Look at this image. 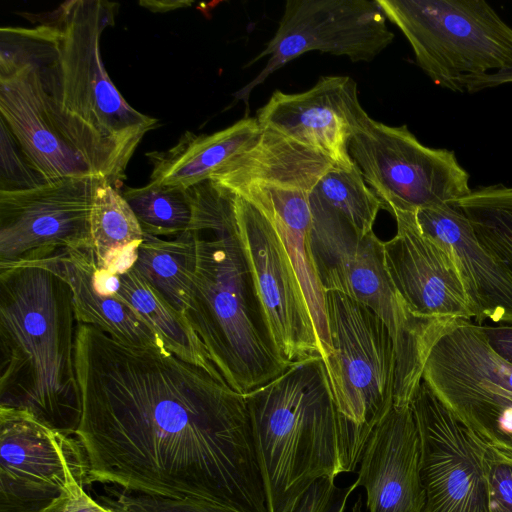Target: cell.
Segmentation results:
<instances>
[{
    "label": "cell",
    "mask_w": 512,
    "mask_h": 512,
    "mask_svg": "<svg viewBox=\"0 0 512 512\" xmlns=\"http://www.w3.org/2000/svg\"><path fill=\"white\" fill-rule=\"evenodd\" d=\"M88 479L131 492L268 512L245 396L167 350L79 324Z\"/></svg>",
    "instance_id": "1"
},
{
    "label": "cell",
    "mask_w": 512,
    "mask_h": 512,
    "mask_svg": "<svg viewBox=\"0 0 512 512\" xmlns=\"http://www.w3.org/2000/svg\"><path fill=\"white\" fill-rule=\"evenodd\" d=\"M118 7L70 0L36 16L33 27H2L0 56L34 67L58 133L95 175L121 191L131 157L158 119L123 98L102 61L100 39L114 25Z\"/></svg>",
    "instance_id": "2"
},
{
    "label": "cell",
    "mask_w": 512,
    "mask_h": 512,
    "mask_svg": "<svg viewBox=\"0 0 512 512\" xmlns=\"http://www.w3.org/2000/svg\"><path fill=\"white\" fill-rule=\"evenodd\" d=\"M187 190L197 260L185 318L226 383L246 395L289 365L267 326L239 230L235 193L210 179Z\"/></svg>",
    "instance_id": "3"
},
{
    "label": "cell",
    "mask_w": 512,
    "mask_h": 512,
    "mask_svg": "<svg viewBox=\"0 0 512 512\" xmlns=\"http://www.w3.org/2000/svg\"><path fill=\"white\" fill-rule=\"evenodd\" d=\"M78 320L68 283L38 265L0 270V407L76 435Z\"/></svg>",
    "instance_id": "4"
},
{
    "label": "cell",
    "mask_w": 512,
    "mask_h": 512,
    "mask_svg": "<svg viewBox=\"0 0 512 512\" xmlns=\"http://www.w3.org/2000/svg\"><path fill=\"white\" fill-rule=\"evenodd\" d=\"M244 396L268 512H290L318 480L344 473L340 414L321 357Z\"/></svg>",
    "instance_id": "5"
},
{
    "label": "cell",
    "mask_w": 512,
    "mask_h": 512,
    "mask_svg": "<svg viewBox=\"0 0 512 512\" xmlns=\"http://www.w3.org/2000/svg\"><path fill=\"white\" fill-rule=\"evenodd\" d=\"M309 200V244L321 286L366 305L385 322L396 356L394 406L410 405L431 347L456 320L414 316L390 280L383 242L374 231L360 234L314 191Z\"/></svg>",
    "instance_id": "6"
},
{
    "label": "cell",
    "mask_w": 512,
    "mask_h": 512,
    "mask_svg": "<svg viewBox=\"0 0 512 512\" xmlns=\"http://www.w3.org/2000/svg\"><path fill=\"white\" fill-rule=\"evenodd\" d=\"M325 294L330 352L323 361L343 420V467L349 473L394 406L396 356L390 330L372 309L339 292Z\"/></svg>",
    "instance_id": "7"
},
{
    "label": "cell",
    "mask_w": 512,
    "mask_h": 512,
    "mask_svg": "<svg viewBox=\"0 0 512 512\" xmlns=\"http://www.w3.org/2000/svg\"><path fill=\"white\" fill-rule=\"evenodd\" d=\"M436 85L463 92L465 76L512 68V27L484 0H377Z\"/></svg>",
    "instance_id": "8"
},
{
    "label": "cell",
    "mask_w": 512,
    "mask_h": 512,
    "mask_svg": "<svg viewBox=\"0 0 512 512\" xmlns=\"http://www.w3.org/2000/svg\"><path fill=\"white\" fill-rule=\"evenodd\" d=\"M422 379L489 448L512 451V365L480 324L454 321L431 347Z\"/></svg>",
    "instance_id": "9"
},
{
    "label": "cell",
    "mask_w": 512,
    "mask_h": 512,
    "mask_svg": "<svg viewBox=\"0 0 512 512\" xmlns=\"http://www.w3.org/2000/svg\"><path fill=\"white\" fill-rule=\"evenodd\" d=\"M349 154L391 214L456 203L471 191L455 153L423 145L406 125L389 126L367 114L349 142Z\"/></svg>",
    "instance_id": "10"
},
{
    "label": "cell",
    "mask_w": 512,
    "mask_h": 512,
    "mask_svg": "<svg viewBox=\"0 0 512 512\" xmlns=\"http://www.w3.org/2000/svg\"><path fill=\"white\" fill-rule=\"evenodd\" d=\"M377 0H288L274 36L247 66L268 57L262 71L234 97L248 109L251 92L268 76L310 51L370 62L394 39Z\"/></svg>",
    "instance_id": "11"
},
{
    "label": "cell",
    "mask_w": 512,
    "mask_h": 512,
    "mask_svg": "<svg viewBox=\"0 0 512 512\" xmlns=\"http://www.w3.org/2000/svg\"><path fill=\"white\" fill-rule=\"evenodd\" d=\"M105 179L67 177L35 188L0 190V270L62 251L92 248L90 210Z\"/></svg>",
    "instance_id": "12"
},
{
    "label": "cell",
    "mask_w": 512,
    "mask_h": 512,
    "mask_svg": "<svg viewBox=\"0 0 512 512\" xmlns=\"http://www.w3.org/2000/svg\"><path fill=\"white\" fill-rule=\"evenodd\" d=\"M410 405L420 437L424 512H489L488 446L423 379Z\"/></svg>",
    "instance_id": "13"
},
{
    "label": "cell",
    "mask_w": 512,
    "mask_h": 512,
    "mask_svg": "<svg viewBox=\"0 0 512 512\" xmlns=\"http://www.w3.org/2000/svg\"><path fill=\"white\" fill-rule=\"evenodd\" d=\"M87 481L76 437L26 411L0 407V512H44L73 483Z\"/></svg>",
    "instance_id": "14"
},
{
    "label": "cell",
    "mask_w": 512,
    "mask_h": 512,
    "mask_svg": "<svg viewBox=\"0 0 512 512\" xmlns=\"http://www.w3.org/2000/svg\"><path fill=\"white\" fill-rule=\"evenodd\" d=\"M235 195L242 242L280 357L289 366L321 357L311 314L279 233L263 211Z\"/></svg>",
    "instance_id": "15"
},
{
    "label": "cell",
    "mask_w": 512,
    "mask_h": 512,
    "mask_svg": "<svg viewBox=\"0 0 512 512\" xmlns=\"http://www.w3.org/2000/svg\"><path fill=\"white\" fill-rule=\"evenodd\" d=\"M392 215L397 232L383 242L384 262L408 310L420 319L472 320L470 301L450 250L421 230L415 212Z\"/></svg>",
    "instance_id": "16"
},
{
    "label": "cell",
    "mask_w": 512,
    "mask_h": 512,
    "mask_svg": "<svg viewBox=\"0 0 512 512\" xmlns=\"http://www.w3.org/2000/svg\"><path fill=\"white\" fill-rule=\"evenodd\" d=\"M366 115L351 77L324 76L301 93L274 91L256 119L261 127L315 149L336 166L351 167L349 142Z\"/></svg>",
    "instance_id": "17"
},
{
    "label": "cell",
    "mask_w": 512,
    "mask_h": 512,
    "mask_svg": "<svg viewBox=\"0 0 512 512\" xmlns=\"http://www.w3.org/2000/svg\"><path fill=\"white\" fill-rule=\"evenodd\" d=\"M420 437L411 405L395 407L372 431L358 465L356 486L366 512H424Z\"/></svg>",
    "instance_id": "18"
},
{
    "label": "cell",
    "mask_w": 512,
    "mask_h": 512,
    "mask_svg": "<svg viewBox=\"0 0 512 512\" xmlns=\"http://www.w3.org/2000/svg\"><path fill=\"white\" fill-rule=\"evenodd\" d=\"M0 114L27 162L47 182L95 175L54 127L31 64L0 56Z\"/></svg>",
    "instance_id": "19"
},
{
    "label": "cell",
    "mask_w": 512,
    "mask_h": 512,
    "mask_svg": "<svg viewBox=\"0 0 512 512\" xmlns=\"http://www.w3.org/2000/svg\"><path fill=\"white\" fill-rule=\"evenodd\" d=\"M421 230L452 253L475 323H512V269L477 238L456 203L415 212Z\"/></svg>",
    "instance_id": "20"
},
{
    "label": "cell",
    "mask_w": 512,
    "mask_h": 512,
    "mask_svg": "<svg viewBox=\"0 0 512 512\" xmlns=\"http://www.w3.org/2000/svg\"><path fill=\"white\" fill-rule=\"evenodd\" d=\"M29 265L46 267L69 285L79 324L94 326L114 339L134 346L167 350L150 324L116 292L102 290L96 281L93 249H70Z\"/></svg>",
    "instance_id": "21"
},
{
    "label": "cell",
    "mask_w": 512,
    "mask_h": 512,
    "mask_svg": "<svg viewBox=\"0 0 512 512\" xmlns=\"http://www.w3.org/2000/svg\"><path fill=\"white\" fill-rule=\"evenodd\" d=\"M212 174L210 180L232 192L248 186H276L312 192L336 165L320 152L273 129Z\"/></svg>",
    "instance_id": "22"
},
{
    "label": "cell",
    "mask_w": 512,
    "mask_h": 512,
    "mask_svg": "<svg viewBox=\"0 0 512 512\" xmlns=\"http://www.w3.org/2000/svg\"><path fill=\"white\" fill-rule=\"evenodd\" d=\"M233 193L263 211L279 233L302 288L324 360L330 352V339L326 294L319 281L309 244L311 192L254 185Z\"/></svg>",
    "instance_id": "23"
},
{
    "label": "cell",
    "mask_w": 512,
    "mask_h": 512,
    "mask_svg": "<svg viewBox=\"0 0 512 512\" xmlns=\"http://www.w3.org/2000/svg\"><path fill=\"white\" fill-rule=\"evenodd\" d=\"M256 118L245 117L212 134L185 132L166 151L146 154L152 165L150 181L188 189L209 180L213 173L250 146L260 135Z\"/></svg>",
    "instance_id": "24"
},
{
    "label": "cell",
    "mask_w": 512,
    "mask_h": 512,
    "mask_svg": "<svg viewBox=\"0 0 512 512\" xmlns=\"http://www.w3.org/2000/svg\"><path fill=\"white\" fill-rule=\"evenodd\" d=\"M108 292H116L131 304L160 336L169 352L202 368L215 378L225 381L187 319L151 287L133 267L115 275Z\"/></svg>",
    "instance_id": "25"
},
{
    "label": "cell",
    "mask_w": 512,
    "mask_h": 512,
    "mask_svg": "<svg viewBox=\"0 0 512 512\" xmlns=\"http://www.w3.org/2000/svg\"><path fill=\"white\" fill-rule=\"evenodd\" d=\"M90 235L98 268L119 275L137 259L144 233L121 192L107 181L96 189L90 210Z\"/></svg>",
    "instance_id": "26"
},
{
    "label": "cell",
    "mask_w": 512,
    "mask_h": 512,
    "mask_svg": "<svg viewBox=\"0 0 512 512\" xmlns=\"http://www.w3.org/2000/svg\"><path fill=\"white\" fill-rule=\"evenodd\" d=\"M196 260V237L192 231L188 230L168 240L144 233L133 268L185 317Z\"/></svg>",
    "instance_id": "27"
},
{
    "label": "cell",
    "mask_w": 512,
    "mask_h": 512,
    "mask_svg": "<svg viewBox=\"0 0 512 512\" xmlns=\"http://www.w3.org/2000/svg\"><path fill=\"white\" fill-rule=\"evenodd\" d=\"M133 210L143 233L174 237L188 231L192 206L187 189L156 182L120 191Z\"/></svg>",
    "instance_id": "28"
},
{
    "label": "cell",
    "mask_w": 512,
    "mask_h": 512,
    "mask_svg": "<svg viewBox=\"0 0 512 512\" xmlns=\"http://www.w3.org/2000/svg\"><path fill=\"white\" fill-rule=\"evenodd\" d=\"M313 191L362 235L373 231L378 212L384 209L355 163L351 167H333Z\"/></svg>",
    "instance_id": "29"
},
{
    "label": "cell",
    "mask_w": 512,
    "mask_h": 512,
    "mask_svg": "<svg viewBox=\"0 0 512 512\" xmlns=\"http://www.w3.org/2000/svg\"><path fill=\"white\" fill-rule=\"evenodd\" d=\"M106 499L115 512H232L220 506L189 498H173L138 492L113 491Z\"/></svg>",
    "instance_id": "30"
},
{
    "label": "cell",
    "mask_w": 512,
    "mask_h": 512,
    "mask_svg": "<svg viewBox=\"0 0 512 512\" xmlns=\"http://www.w3.org/2000/svg\"><path fill=\"white\" fill-rule=\"evenodd\" d=\"M47 181L27 162L17 142L1 121L0 190L35 188Z\"/></svg>",
    "instance_id": "31"
},
{
    "label": "cell",
    "mask_w": 512,
    "mask_h": 512,
    "mask_svg": "<svg viewBox=\"0 0 512 512\" xmlns=\"http://www.w3.org/2000/svg\"><path fill=\"white\" fill-rule=\"evenodd\" d=\"M357 488L355 481L341 488L334 478L314 483L290 512H345L348 500Z\"/></svg>",
    "instance_id": "32"
},
{
    "label": "cell",
    "mask_w": 512,
    "mask_h": 512,
    "mask_svg": "<svg viewBox=\"0 0 512 512\" xmlns=\"http://www.w3.org/2000/svg\"><path fill=\"white\" fill-rule=\"evenodd\" d=\"M489 512H512V461L488 447Z\"/></svg>",
    "instance_id": "33"
},
{
    "label": "cell",
    "mask_w": 512,
    "mask_h": 512,
    "mask_svg": "<svg viewBox=\"0 0 512 512\" xmlns=\"http://www.w3.org/2000/svg\"><path fill=\"white\" fill-rule=\"evenodd\" d=\"M82 483H73L68 490L44 512H115L90 497Z\"/></svg>",
    "instance_id": "34"
},
{
    "label": "cell",
    "mask_w": 512,
    "mask_h": 512,
    "mask_svg": "<svg viewBox=\"0 0 512 512\" xmlns=\"http://www.w3.org/2000/svg\"><path fill=\"white\" fill-rule=\"evenodd\" d=\"M492 350L512 365V323L481 325Z\"/></svg>",
    "instance_id": "35"
},
{
    "label": "cell",
    "mask_w": 512,
    "mask_h": 512,
    "mask_svg": "<svg viewBox=\"0 0 512 512\" xmlns=\"http://www.w3.org/2000/svg\"><path fill=\"white\" fill-rule=\"evenodd\" d=\"M512 83V68L482 75L465 76L461 79L463 92L475 93L486 88Z\"/></svg>",
    "instance_id": "36"
},
{
    "label": "cell",
    "mask_w": 512,
    "mask_h": 512,
    "mask_svg": "<svg viewBox=\"0 0 512 512\" xmlns=\"http://www.w3.org/2000/svg\"><path fill=\"white\" fill-rule=\"evenodd\" d=\"M188 0H142L139 4L152 12H168L192 5Z\"/></svg>",
    "instance_id": "37"
},
{
    "label": "cell",
    "mask_w": 512,
    "mask_h": 512,
    "mask_svg": "<svg viewBox=\"0 0 512 512\" xmlns=\"http://www.w3.org/2000/svg\"><path fill=\"white\" fill-rule=\"evenodd\" d=\"M350 512H364V503L362 497L359 495L358 498L354 501Z\"/></svg>",
    "instance_id": "38"
},
{
    "label": "cell",
    "mask_w": 512,
    "mask_h": 512,
    "mask_svg": "<svg viewBox=\"0 0 512 512\" xmlns=\"http://www.w3.org/2000/svg\"><path fill=\"white\" fill-rule=\"evenodd\" d=\"M492 450H494L495 452L499 453L500 455H502L505 458L512 461V451H502V450H495V449H492Z\"/></svg>",
    "instance_id": "39"
}]
</instances>
